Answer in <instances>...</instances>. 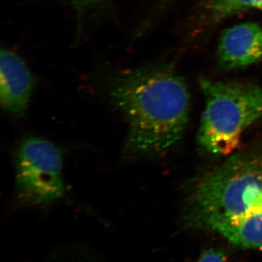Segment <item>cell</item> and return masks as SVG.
<instances>
[{
	"instance_id": "cell-8",
	"label": "cell",
	"mask_w": 262,
	"mask_h": 262,
	"mask_svg": "<svg viewBox=\"0 0 262 262\" xmlns=\"http://www.w3.org/2000/svg\"><path fill=\"white\" fill-rule=\"evenodd\" d=\"M204 8L212 19L218 20L245 10H262V0H204Z\"/></svg>"
},
{
	"instance_id": "cell-4",
	"label": "cell",
	"mask_w": 262,
	"mask_h": 262,
	"mask_svg": "<svg viewBox=\"0 0 262 262\" xmlns=\"http://www.w3.org/2000/svg\"><path fill=\"white\" fill-rule=\"evenodd\" d=\"M14 163L15 194L19 204L50 205L64 196L63 155L51 141L26 136L15 149Z\"/></svg>"
},
{
	"instance_id": "cell-6",
	"label": "cell",
	"mask_w": 262,
	"mask_h": 262,
	"mask_svg": "<svg viewBox=\"0 0 262 262\" xmlns=\"http://www.w3.org/2000/svg\"><path fill=\"white\" fill-rule=\"evenodd\" d=\"M219 65L225 70L244 68L262 58V28L257 24L243 23L222 33L218 45Z\"/></svg>"
},
{
	"instance_id": "cell-2",
	"label": "cell",
	"mask_w": 262,
	"mask_h": 262,
	"mask_svg": "<svg viewBox=\"0 0 262 262\" xmlns=\"http://www.w3.org/2000/svg\"><path fill=\"white\" fill-rule=\"evenodd\" d=\"M186 221L212 231L262 212V149L236 153L194 182L187 201Z\"/></svg>"
},
{
	"instance_id": "cell-9",
	"label": "cell",
	"mask_w": 262,
	"mask_h": 262,
	"mask_svg": "<svg viewBox=\"0 0 262 262\" xmlns=\"http://www.w3.org/2000/svg\"><path fill=\"white\" fill-rule=\"evenodd\" d=\"M73 5L77 16L82 19L89 12L103 9L110 0H68Z\"/></svg>"
},
{
	"instance_id": "cell-7",
	"label": "cell",
	"mask_w": 262,
	"mask_h": 262,
	"mask_svg": "<svg viewBox=\"0 0 262 262\" xmlns=\"http://www.w3.org/2000/svg\"><path fill=\"white\" fill-rule=\"evenodd\" d=\"M213 232L238 247L262 249V212L234 223L218 226Z\"/></svg>"
},
{
	"instance_id": "cell-1",
	"label": "cell",
	"mask_w": 262,
	"mask_h": 262,
	"mask_svg": "<svg viewBox=\"0 0 262 262\" xmlns=\"http://www.w3.org/2000/svg\"><path fill=\"white\" fill-rule=\"evenodd\" d=\"M103 88L128 124L122 149L126 158L162 154L182 139L190 97L186 82L168 66L113 71Z\"/></svg>"
},
{
	"instance_id": "cell-5",
	"label": "cell",
	"mask_w": 262,
	"mask_h": 262,
	"mask_svg": "<svg viewBox=\"0 0 262 262\" xmlns=\"http://www.w3.org/2000/svg\"><path fill=\"white\" fill-rule=\"evenodd\" d=\"M36 80L24 60L2 48L0 56V102L10 117L20 118L28 110Z\"/></svg>"
},
{
	"instance_id": "cell-3",
	"label": "cell",
	"mask_w": 262,
	"mask_h": 262,
	"mask_svg": "<svg viewBox=\"0 0 262 262\" xmlns=\"http://www.w3.org/2000/svg\"><path fill=\"white\" fill-rule=\"evenodd\" d=\"M206 106L198 130L206 152L226 156L238 148L245 130L262 117V88L251 82L200 79Z\"/></svg>"
},
{
	"instance_id": "cell-10",
	"label": "cell",
	"mask_w": 262,
	"mask_h": 262,
	"mask_svg": "<svg viewBox=\"0 0 262 262\" xmlns=\"http://www.w3.org/2000/svg\"><path fill=\"white\" fill-rule=\"evenodd\" d=\"M196 262H227V258L222 250L210 248L202 253Z\"/></svg>"
}]
</instances>
